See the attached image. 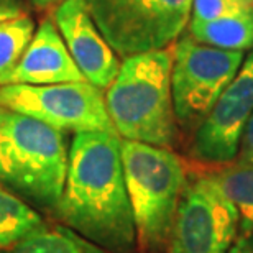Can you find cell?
Instances as JSON below:
<instances>
[{
    "mask_svg": "<svg viewBox=\"0 0 253 253\" xmlns=\"http://www.w3.org/2000/svg\"><path fill=\"white\" fill-rule=\"evenodd\" d=\"M240 229L239 212L214 176L184 186L173 230L169 253H227Z\"/></svg>",
    "mask_w": 253,
    "mask_h": 253,
    "instance_id": "ba28073f",
    "label": "cell"
},
{
    "mask_svg": "<svg viewBox=\"0 0 253 253\" xmlns=\"http://www.w3.org/2000/svg\"><path fill=\"white\" fill-rule=\"evenodd\" d=\"M191 37L197 43L229 51L253 49V7L211 22L191 23Z\"/></svg>",
    "mask_w": 253,
    "mask_h": 253,
    "instance_id": "7c38bea8",
    "label": "cell"
},
{
    "mask_svg": "<svg viewBox=\"0 0 253 253\" xmlns=\"http://www.w3.org/2000/svg\"><path fill=\"white\" fill-rule=\"evenodd\" d=\"M66 173L63 131L0 105V183L38 209L56 214Z\"/></svg>",
    "mask_w": 253,
    "mask_h": 253,
    "instance_id": "7a4b0ae2",
    "label": "cell"
},
{
    "mask_svg": "<svg viewBox=\"0 0 253 253\" xmlns=\"http://www.w3.org/2000/svg\"><path fill=\"white\" fill-rule=\"evenodd\" d=\"M249 2H250V3H252V5H253V0H249Z\"/></svg>",
    "mask_w": 253,
    "mask_h": 253,
    "instance_id": "7402d4cb",
    "label": "cell"
},
{
    "mask_svg": "<svg viewBox=\"0 0 253 253\" xmlns=\"http://www.w3.org/2000/svg\"><path fill=\"white\" fill-rule=\"evenodd\" d=\"M22 13H25L22 0H0V22L18 17Z\"/></svg>",
    "mask_w": 253,
    "mask_h": 253,
    "instance_id": "d6986e66",
    "label": "cell"
},
{
    "mask_svg": "<svg viewBox=\"0 0 253 253\" xmlns=\"http://www.w3.org/2000/svg\"><path fill=\"white\" fill-rule=\"evenodd\" d=\"M244 51H229L183 38L173 49L171 94L176 119L202 120L244 63Z\"/></svg>",
    "mask_w": 253,
    "mask_h": 253,
    "instance_id": "52a82bcc",
    "label": "cell"
},
{
    "mask_svg": "<svg viewBox=\"0 0 253 253\" xmlns=\"http://www.w3.org/2000/svg\"><path fill=\"white\" fill-rule=\"evenodd\" d=\"M78 81H85V78L68 51L58 27L51 20H43L23 56L0 85H44Z\"/></svg>",
    "mask_w": 253,
    "mask_h": 253,
    "instance_id": "8fae6325",
    "label": "cell"
},
{
    "mask_svg": "<svg viewBox=\"0 0 253 253\" xmlns=\"http://www.w3.org/2000/svg\"><path fill=\"white\" fill-rule=\"evenodd\" d=\"M124 176L143 252L168 250L186 173L181 160L165 146L120 141Z\"/></svg>",
    "mask_w": 253,
    "mask_h": 253,
    "instance_id": "277c9868",
    "label": "cell"
},
{
    "mask_svg": "<svg viewBox=\"0 0 253 253\" xmlns=\"http://www.w3.org/2000/svg\"><path fill=\"white\" fill-rule=\"evenodd\" d=\"M105 42L119 56L169 48L189 22L192 0H85Z\"/></svg>",
    "mask_w": 253,
    "mask_h": 253,
    "instance_id": "5b68a950",
    "label": "cell"
},
{
    "mask_svg": "<svg viewBox=\"0 0 253 253\" xmlns=\"http://www.w3.org/2000/svg\"><path fill=\"white\" fill-rule=\"evenodd\" d=\"M171 69L169 48L124 58L117 78L107 87L105 105L115 130L125 140L165 148L174 143Z\"/></svg>",
    "mask_w": 253,
    "mask_h": 253,
    "instance_id": "3957f363",
    "label": "cell"
},
{
    "mask_svg": "<svg viewBox=\"0 0 253 253\" xmlns=\"http://www.w3.org/2000/svg\"><path fill=\"white\" fill-rule=\"evenodd\" d=\"M38 5H49V3H54V2H59V0H35Z\"/></svg>",
    "mask_w": 253,
    "mask_h": 253,
    "instance_id": "44dd1931",
    "label": "cell"
},
{
    "mask_svg": "<svg viewBox=\"0 0 253 253\" xmlns=\"http://www.w3.org/2000/svg\"><path fill=\"white\" fill-rule=\"evenodd\" d=\"M239 163L240 165H253V114L247 124L244 135L240 140L239 148Z\"/></svg>",
    "mask_w": 253,
    "mask_h": 253,
    "instance_id": "ac0fdd59",
    "label": "cell"
},
{
    "mask_svg": "<svg viewBox=\"0 0 253 253\" xmlns=\"http://www.w3.org/2000/svg\"><path fill=\"white\" fill-rule=\"evenodd\" d=\"M239 212L242 234H253V165H237L214 174Z\"/></svg>",
    "mask_w": 253,
    "mask_h": 253,
    "instance_id": "9a60e30c",
    "label": "cell"
},
{
    "mask_svg": "<svg viewBox=\"0 0 253 253\" xmlns=\"http://www.w3.org/2000/svg\"><path fill=\"white\" fill-rule=\"evenodd\" d=\"M2 253H109L64 225H43L12 249Z\"/></svg>",
    "mask_w": 253,
    "mask_h": 253,
    "instance_id": "4fadbf2b",
    "label": "cell"
},
{
    "mask_svg": "<svg viewBox=\"0 0 253 253\" xmlns=\"http://www.w3.org/2000/svg\"><path fill=\"white\" fill-rule=\"evenodd\" d=\"M0 105L38 119L61 131L117 133L102 90L89 81L44 85L5 84L0 85Z\"/></svg>",
    "mask_w": 253,
    "mask_h": 253,
    "instance_id": "8992f818",
    "label": "cell"
},
{
    "mask_svg": "<svg viewBox=\"0 0 253 253\" xmlns=\"http://www.w3.org/2000/svg\"><path fill=\"white\" fill-rule=\"evenodd\" d=\"M227 253H253V234H242Z\"/></svg>",
    "mask_w": 253,
    "mask_h": 253,
    "instance_id": "ffe728a7",
    "label": "cell"
},
{
    "mask_svg": "<svg viewBox=\"0 0 253 253\" xmlns=\"http://www.w3.org/2000/svg\"><path fill=\"white\" fill-rule=\"evenodd\" d=\"M56 215L109 253H133L138 239L117 133L74 135Z\"/></svg>",
    "mask_w": 253,
    "mask_h": 253,
    "instance_id": "6da1fadb",
    "label": "cell"
},
{
    "mask_svg": "<svg viewBox=\"0 0 253 253\" xmlns=\"http://www.w3.org/2000/svg\"><path fill=\"white\" fill-rule=\"evenodd\" d=\"M253 114V53L222 90L192 141V156L204 163H229L239 155L240 140Z\"/></svg>",
    "mask_w": 253,
    "mask_h": 253,
    "instance_id": "9c48e42d",
    "label": "cell"
},
{
    "mask_svg": "<svg viewBox=\"0 0 253 253\" xmlns=\"http://www.w3.org/2000/svg\"><path fill=\"white\" fill-rule=\"evenodd\" d=\"M46 225L32 206L0 188V252L12 249Z\"/></svg>",
    "mask_w": 253,
    "mask_h": 253,
    "instance_id": "5bb4252c",
    "label": "cell"
},
{
    "mask_svg": "<svg viewBox=\"0 0 253 253\" xmlns=\"http://www.w3.org/2000/svg\"><path fill=\"white\" fill-rule=\"evenodd\" d=\"M33 35L35 23L27 13L0 22V84L23 56Z\"/></svg>",
    "mask_w": 253,
    "mask_h": 253,
    "instance_id": "2e32d148",
    "label": "cell"
},
{
    "mask_svg": "<svg viewBox=\"0 0 253 253\" xmlns=\"http://www.w3.org/2000/svg\"><path fill=\"white\" fill-rule=\"evenodd\" d=\"M54 23L85 81L107 89L117 78L120 63L94 23L85 0H63L54 12Z\"/></svg>",
    "mask_w": 253,
    "mask_h": 253,
    "instance_id": "30bf717a",
    "label": "cell"
},
{
    "mask_svg": "<svg viewBox=\"0 0 253 253\" xmlns=\"http://www.w3.org/2000/svg\"><path fill=\"white\" fill-rule=\"evenodd\" d=\"M249 0H192L191 23L211 22L252 8Z\"/></svg>",
    "mask_w": 253,
    "mask_h": 253,
    "instance_id": "e0dca14e",
    "label": "cell"
}]
</instances>
